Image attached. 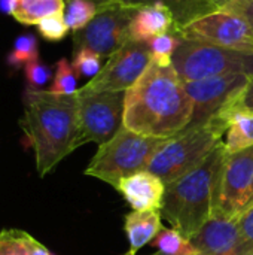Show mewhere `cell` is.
Wrapping results in <instances>:
<instances>
[{
	"mask_svg": "<svg viewBox=\"0 0 253 255\" xmlns=\"http://www.w3.org/2000/svg\"><path fill=\"white\" fill-rule=\"evenodd\" d=\"M192 100L173 66L151 60L137 82L125 91L122 126L139 134L170 139L192 120Z\"/></svg>",
	"mask_w": 253,
	"mask_h": 255,
	"instance_id": "obj_1",
	"label": "cell"
},
{
	"mask_svg": "<svg viewBox=\"0 0 253 255\" xmlns=\"http://www.w3.org/2000/svg\"><path fill=\"white\" fill-rule=\"evenodd\" d=\"M19 126L33 148L36 170L43 178L76 149L78 96L25 90Z\"/></svg>",
	"mask_w": 253,
	"mask_h": 255,
	"instance_id": "obj_2",
	"label": "cell"
},
{
	"mask_svg": "<svg viewBox=\"0 0 253 255\" xmlns=\"http://www.w3.org/2000/svg\"><path fill=\"white\" fill-rule=\"evenodd\" d=\"M225 155V143L221 142L200 166L166 185L161 215L188 239L213 217L216 187Z\"/></svg>",
	"mask_w": 253,
	"mask_h": 255,
	"instance_id": "obj_3",
	"label": "cell"
},
{
	"mask_svg": "<svg viewBox=\"0 0 253 255\" xmlns=\"http://www.w3.org/2000/svg\"><path fill=\"white\" fill-rule=\"evenodd\" d=\"M227 130V121L219 117L201 126L186 127L177 136L167 139L154 154L146 170L169 185L200 166L222 142Z\"/></svg>",
	"mask_w": 253,
	"mask_h": 255,
	"instance_id": "obj_4",
	"label": "cell"
},
{
	"mask_svg": "<svg viewBox=\"0 0 253 255\" xmlns=\"http://www.w3.org/2000/svg\"><path fill=\"white\" fill-rule=\"evenodd\" d=\"M166 142L167 139L164 137L139 134L122 126L110 140L98 146L84 173L116 190L124 178L146 170L154 154Z\"/></svg>",
	"mask_w": 253,
	"mask_h": 255,
	"instance_id": "obj_5",
	"label": "cell"
},
{
	"mask_svg": "<svg viewBox=\"0 0 253 255\" xmlns=\"http://www.w3.org/2000/svg\"><path fill=\"white\" fill-rule=\"evenodd\" d=\"M171 66L182 82L201 81L227 73L253 76V51H237L180 37Z\"/></svg>",
	"mask_w": 253,
	"mask_h": 255,
	"instance_id": "obj_6",
	"label": "cell"
},
{
	"mask_svg": "<svg viewBox=\"0 0 253 255\" xmlns=\"http://www.w3.org/2000/svg\"><path fill=\"white\" fill-rule=\"evenodd\" d=\"M78 96V137L76 149L94 142L98 146L110 140L124 123L125 91H86Z\"/></svg>",
	"mask_w": 253,
	"mask_h": 255,
	"instance_id": "obj_7",
	"label": "cell"
},
{
	"mask_svg": "<svg viewBox=\"0 0 253 255\" xmlns=\"http://www.w3.org/2000/svg\"><path fill=\"white\" fill-rule=\"evenodd\" d=\"M252 205L253 146H251L234 154L227 152L218 179L213 217L239 221Z\"/></svg>",
	"mask_w": 253,
	"mask_h": 255,
	"instance_id": "obj_8",
	"label": "cell"
},
{
	"mask_svg": "<svg viewBox=\"0 0 253 255\" xmlns=\"http://www.w3.org/2000/svg\"><path fill=\"white\" fill-rule=\"evenodd\" d=\"M136 9L118 1L100 4L92 21L85 28L73 33L75 49L89 48L109 58L130 40V22Z\"/></svg>",
	"mask_w": 253,
	"mask_h": 255,
	"instance_id": "obj_9",
	"label": "cell"
},
{
	"mask_svg": "<svg viewBox=\"0 0 253 255\" xmlns=\"http://www.w3.org/2000/svg\"><path fill=\"white\" fill-rule=\"evenodd\" d=\"M176 34L183 39L200 40L237 51H253V28L242 16L218 9L185 25Z\"/></svg>",
	"mask_w": 253,
	"mask_h": 255,
	"instance_id": "obj_10",
	"label": "cell"
},
{
	"mask_svg": "<svg viewBox=\"0 0 253 255\" xmlns=\"http://www.w3.org/2000/svg\"><path fill=\"white\" fill-rule=\"evenodd\" d=\"M151 60L149 43L130 39L107 58L101 70L82 88L98 93L127 91L143 75Z\"/></svg>",
	"mask_w": 253,
	"mask_h": 255,
	"instance_id": "obj_11",
	"label": "cell"
},
{
	"mask_svg": "<svg viewBox=\"0 0 253 255\" xmlns=\"http://www.w3.org/2000/svg\"><path fill=\"white\" fill-rule=\"evenodd\" d=\"M251 76L243 73H227L209 79L183 82L192 100V120L188 127L206 124L215 118L239 93L248 85Z\"/></svg>",
	"mask_w": 253,
	"mask_h": 255,
	"instance_id": "obj_12",
	"label": "cell"
},
{
	"mask_svg": "<svg viewBox=\"0 0 253 255\" xmlns=\"http://www.w3.org/2000/svg\"><path fill=\"white\" fill-rule=\"evenodd\" d=\"M198 255H253L237 220L213 217L191 238Z\"/></svg>",
	"mask_w": 253,
	"mask_h": 255,
	"instance_id": "obj_13",
	"label": "cell"
},
{
	"mask_svg": "<svg viewBox=\"0 0 253 255\" xmlns=\"http://www.w3.org/2000/svg\"><path fill=\"white\" fill-rule=\"evenodd\" d=\"M116 190L133 211H161L166 184L148 170L124 178Z\"/></svg>",
	"mask_w": 253,
	"mask_h": 255,
	"instance_id": "obj_14",
	"label": "cell"
},
{
	"mask_svg": "<svg viewBox=\"0 0 253 255\" xmlns=\"http://www.w3.org/2000/svg\"><path fill=\"white\" fill-rule=\"evenodd\" d=\"M166 33H174V16L166 4L154 3L136 9L130 22V39L148 43Z\"/></svg>",
	"mask_w": 253,
	"mask_h": 255,
	"instance_id": "obj_15",
	"label": "cell"
},
{
	"mask_svg": "<svg viewBox=\"0 0 253 255\" xmlns=\"http://www.w3.org/2000/svg\"><path fill=\"white\" fill-rule=\"evenodd\" d=\"M161 220V211H131L125 217L124 224V230L130 244V250L125 255H136L139 250L151 245V242L163 229Z\"/></svg>",
	"mask_w": 253,
	"mask_h": 255,
	"instance_id": "obj_16",
	"label": "cell"
},
{
	"mask_svg": "<svg viewBox=\"0 0 253 255\" xmlns=\"http://www.w3.org/2000/svg\"><path fill=\"white\" fill-rule=\"evenodd\" d=\"M128 7H140L154 3L166 4L174 16V33L185 24L215 12L216 9L206 0H115Z\"/></svg>",
	"mask_w": 253,
	"mask_h": 255,
	"instance_id": "obj_17",
	"label": "cell"
},
{
	"mask_svg": "<svg viewBox=\"0 0 253 255\" xmlns=\"http://www.w3.org/2000/svg\"><path fill=\"white\" fill-rule=\"evenodd\" d=\"M227 121V140L225 149L228 154H234L253 146V114L248 112H230L224 115H216Z\"/></svg>",
	"mask_w": 253,
	"mask_h": 255,
	"instance_id": "obj_18",
	"label": "cell"
},
{
	"mask_svg": "<svg viewBox=\"0 0 253 255\" xmlns=\"http://www.w3.org/2000/svg\"><path fill=\"white\" fill-rule=\"evenodd\" d=\"M64 12V0H16L12 16L24 25H37L43 18Z\"/></svg>",
	"mask_w": 253,
	"mask_h": 255,
	"instance_id": "obj_19",
	"label": "cell"
},
{
	"mask_svg": "<svg viewBox=\"0 0 253 255\" xmlns=\"http://www.w3.org/2000/svg\"><path fill=\"white\" fill-rule=\"evenodd\" d=\"M151 245L161 255H198L191 239L185 238L176 229H161Z\"/></svg>",
	"mask_w": 253,
	"mask_h": 255,
	"instance_id": "obj_20",
	"label": "cell"
},
{
	"mask_svg": "<svg viewBox=\"0 0 253 255\" xmlns=\"http://www.w3.org/2000/svg\"><path fill=\"white\" fill-rule=\"evenodd\" d=\"M37 57H39L37 37L33 33H25L15 39L13 46L6 57V63L10 69L16 70Z\"/></svg>",
	"mask_w": 253,
	"mask_h": 255,
	"instance_id": "obj_21",
	"label": "cell"
},
{
	"mask_svg": "<svg viewBox=\"0 0 253 255\" xmlns=\"http://www.w3.org/2000/svg\"><path fill=\"white\" fill-rule=\"evenodd\" d=\"M97 12L98 6L91 0H67L64 18L69 28L76 33L85 28L97 15Z\"/></svg>",
	"mask_w": 253,
	"mask_h": 255,
	"instance_id": "obj_22",
	"label": "cell"
},
{
	"mask_svg": "<svg viewBox=\"0 0 253 255\" xmlns=\"http://www.w3.org/2000/svg\"><path fill=\"white\" fill-rule=\"evenodd\" d=\"M78 79L79 78H78L72 63L66 57H63L55 64V75H54L52 82L48 90L54 94H61V96L76 94Z\"/></svg>",
	"mask_w": 253,
	"mask_h": 255,
	"instance_id": "obj_23",
	"label": "cell"
},
{
	"mask_svg": "<svg viewBox=\"0 0 253 255\" xmlns=\"http://www.w3.org/2000/svg\"><path fill=\"white\" fill-rule=\"evenodd\" d=\"M33 236L22 230L0 232V255H31Z\"/></svg>",
	"mask_w": 253,
	"mask_h": 255,
	"instance_id": "obj_24",
	"label": "cell"
},
{
	"mask_svg": "<svg viewBox=\"0 0 253 255\" xmlns=\"http://www.w3.org/2000/svg\"><path fill=\"white\" fill-rule=\"evenodd\" d=\"M179 42H180V37L176 33H166L149 40L148 43L151 46L152 61L164 67L171 66L173 55L179 46Z\"/></svg>",
	"mask_w": 253,
	"mask_h": 255,
	"instance_id": "obj_25",
	"label": "cell"
},
{
	"mask_svg": "<svg viewBox=\"0 0 253 255\" xmlns=\"http://www.w3.org/2000/svg\"><path fill=\"white\" fill-rule=\"evenodd\" d=\"M72 66L78 78H94L101 70V55L89 48H79L73 52Z\"/></svg>",
	"mask_w": 253,
	"mask_h": 255,
	"instance_id": "obj_26",
	"label": "cell"
},
{
	"mask_svg": "<svg viewBox=\"0 0 253 255\" xmlns=\"http://www.w3.org/2000/svg\"><path fill=\"white\" fill-rule=\"evenodd\" d=\"M69 30L70 28H69V25L66 22L64 12L49 15V16L43 18L37 24L39 34L48 42H60V40H63L67 36Z\"/></svg>",
	"mask_w": 253,
	"mask_h": 255,
	"instance_id": "obj_27",
	"label": "cell"
},
{
	"mask_svg": "<svg viewBox=\"0 0 253 255\" xmlns=\"http://www.w3.org/2000/svg\"><path fill=\"white\" fill-rule=\"evenodd\" d=\"M24 75L27 90H45V87L49 84L52 78V70L37 57L24 66Z\"/></svg>",
	"mask_w": 253,
	"mask_h": 255,
	"instance_id": "obj_28",
	"label": "cell"
},
{
	"mask_svg": "<svg viewBox=\"0 0 253 255\" xmlns=\"http://www.w3.org/2000/svg\"><path fill=\"white\" fill-rule=\"evenodd\" d=\"M236 111L253 114V76H251L248 85L239 93V96L233 99L218 115H224V114H230Z\"/></svg>",
	"mask_w": 253,
	"mask_h": 255,
	"instance_id": "obj_29",
	"label": "cell"
},
{
	"mask_svg": "<svg viewBox=\"0 0 253 255\" xmlns=\"http://www.w3.org/2000/svg\"><path fill=\"white\" fill-rule=\"evenodd\" d=\"M221 9L242 16L253 28V0H228Z\"/></svg>",
	"mask_w": 253,
	"mask_h": 255,
	"instance_id": "obj_30",
	"label": "cell"
},
{
	"mask_svg": "<svg viewBox=\"0 0 253 255\" xmlns=\"http://www.w3.org/2000/svg\"><path fill=\"white\" fill-rule=\"evenodd\" d=\"M239 226L245 242L253 253V206L239 220Z\"/></svg>",
	"mask_w": 253,
	"mask_h": 255,
	"instance_id": "obj_31",
	"label": "cell"
},
{
	"mask_svg": "<svg viewBox=\"0 0 253 255\" xmlns=\"http://www.w3.org/2000/svg\"><path fill=\"white\" fill-rule=\"evenodd\" d=\"M31 255H55L52 254L46 247H43L39 241L33 239L31 242Z\"/></svg>",
	"mask_w": 253,
	"mask_h": 255,
	"instance_id": "obj_32",
	"label": "cell"
},
{
	"mask_svg": "<svg viewBox=\"0 0 253 255\" xmlns=\"http://www.w3.org/2000/svg\"><path fill=\"white\" fill-rule=\"evenodd\" d=\"M15 4H16V0H0V12L12 15L15 10Z\"/></svg>",
	"mask_w": 253,
	"mask_h": 255,
	"instance_id": "obj_33",
	"label": "cell"
},
{
	"mask_svg": "<svg viewBox=\"0 0 253 255\" xmlns=\"http://www.w3.org/2000/svg\"><path fill=\"white\" fill-rule=\"evenodd\" d=\"M206 1H207V3H210V4H212V6H213L216 10H218V9H221V7L225 4L228 0H206Z\"/></svg>",
	"mask_w": 253,
	"mask_h": 255,
	"instance_id": "obj_34",
	"label": "cell"
},
{
	"mask_svg": "<svg viewBox=\"0 0 253 255\" xmlns=\"http://www.w3.org/2000/svg\"><path fill=\"white\" fill-rule=\"evenodd\" d=\"M91 1H94L97 6H100V4H104V3H109V1H115V0H91Z\"/></svg>",
	"mask_w": 253,
	"mask_h": 255,
	"instance_id": "obj_35",
	"label": "cell"
},
{
	"mask_svg": "<svg viewBox=\"0 0 253 255\" xmlns=\"http://www.w3.org/2000/svg\"><path fill=\"white\" fill-rule=\"evenodd\" d=\"M252 206H253V205H252Z\"/></svg>",
	"mask_w": 253,
	"mask_h": 255,
	"instance_id": "obj_36",
	"label": "cell"
}]
</instances>
